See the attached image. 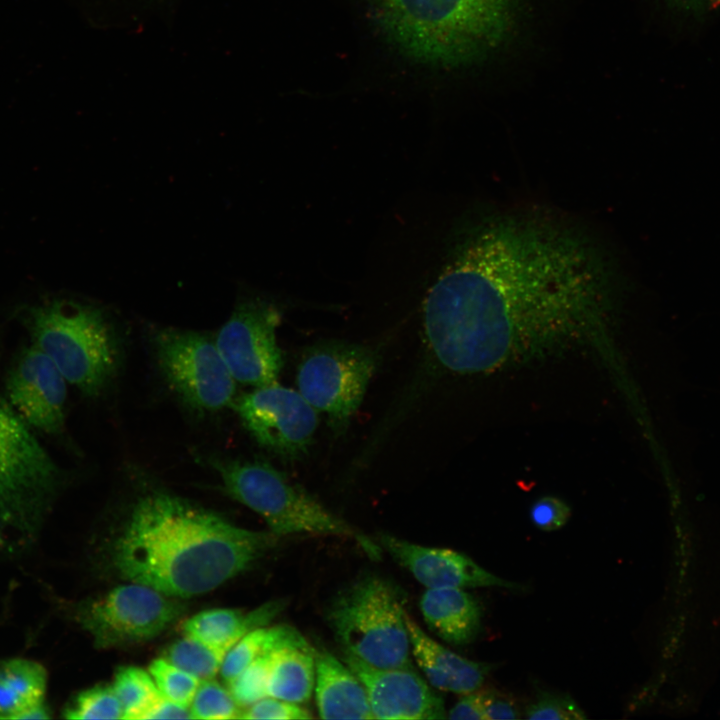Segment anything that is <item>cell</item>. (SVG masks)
I'll use <instances>...</instances> for the list:
<instances>
[{
  "label": "cell",
  "instance_id": "cell-26",
  "mask_svg": "<svg viewBox=\"0 0 720 720\" xmlns=\"http://www.w3.org/2000/svg\"><path fill=\"white\" fill-rule=\"evenodd\" d=\"M67 719H123L112 686L96 685L80 692L64 710Z\"/></svg>",
  "mask_w": 720,
  "mask_h": 720
},
{
  "label": "cell",
  "instance_id": "cell-22",
  "mask_svg": "<svg viewBox=\"0 0 720 720\" xmlns=\"http://www.w3.org/2000/svg\"><path fill=\"white\" fill-rule=\"evenodd\" d=\"M307 641L294 627L277 625L258 627L243 636L225 655L220 673L228 684L258 657L286 644Z\"/></svg>",
  "mask_w": 720,
  "mask_h": 720
},
{
  "label": "cell",
  "instance_id": "cell-15",
  "mask_svg": "<svg viewBox=\"0 0 720 720\" xmlns=\"http://www.w3.org/2000/svg\"><path fill=\"white\" fill-rule=\"evenodd\" d=\"M377 539L378 545L426 589L516 586L458 551L422 546L388 533L378 534Z\"/></svg>",
  "mask_w": 720,
  "mask_h": 720
},
{
  "label": "cell",
  "instance_id": "cell-21",
  "mask_svg": "<svg viewBox=\"0 0 720 720\" xmlns=\"http://www.w3.org/2000/svg\"><path fill=\"white\" fill-rule=\"evenodd\" d=\"M314 649L305 644H286L270 654L268 696L296 704L310 700L315 687Z\"/></svg>",
  "mask_w": 720,
  "mask_h": 720
},
{
  "label": "cell",
  "instance_id": "cell-9",
  "mask_svg": "<svg viewBox=\"0 0 720 720\" xmlns=\"http://www.w3.org/2000/svg\"><path fill=\"white\" fill-rule=\"evenodd\" d=\"M162 375L178 397L198 412H216L233 405L236 381L215 340L206 334L164 328L154 335Z\"/></svg>",
  "mask_w": 720,
  "mask_h": 720
},
{
  "label": "cell",
  "instance_id": "cell-13",
  "mask_svg": "<svg viewBox=\"0 0 720 720\" xmlns=\"http://www.w3.org/2000/svg\"><path fill=\"white\" fill-rule=\"evenodd\" d=\"M66 382L53 361L33 344L21 352L11 369L7 394L27 424L56 435L64 428Z\"/></svg>",
  "mask_w": 720,
  "mask_h": 720
},
{
  "label": "cell",
  "instance_id": "cell-33",
  "mask_svg": "<svg viewBox=\"0 0 720 720\" xmlns=\"http://www.w3.org/2000/svg\"><path fill=\"white\" fill-rule=\"evenodd\" d=\"M447 718L454 720H486L477 691L464 694L449 710Z\"/></svg>",
  "mask_w": 720,
  "mask_h": 720
},
{
  "label": "cell",
  "instance_id": "cell-35",
  "mask_svg": "<svg viewBox=\"0 0 720 720\" xmlns=\"http://www.w3.org/2000/svg\"><path fill=\"white\" fill-rule=\"evenodd\" d=\"M673 7L678 10L691 14L702 15L716 8L720 4V0H667Z\"/></svg>",
  "mask_w": 720,
  "mask_h": 720
},
{
  "label": "cell",
  "instance_id": "cell-34",
  "mask_svg": "<svg viewBox=\"0 0 720 720\" xmlns=\"http://www.w3.org/2000/svg\"><path fill=\"white\" fill-rule=\"evenodd\" d=\"M190 709L162 697L142 717L147 719H190Z\"/></svg>",
  "mask_w": 720,
  "mask_h": 720
},
{
  "label": "cell",
  "instance_id": "cell-14",
  "mask_svg": "<svg viewBox=\"0 0 720 720\" xmlns=\"http://www.w3.org/2000/svg\"><path fill=\"white\" fill-rule=\"evenodd\" d=\"M343 662L365 687L375 719L435 720L447 718L443 700L413 666L377 668L343 652Z\"/></svg>",
  "mask_w": 720,
  "mask_h": 720
},
{
  "label": "cell",
  "instance_id": "cell-19",
  "mask_svg": "<svg viewBox=\"0 0 720 720\" xmlns=\"http://www.w3.org/2000/svg\"><path fill=\"white\" fill-rule=\"evenodd\" d=\"M284 607L283 600H273L248 613L233 608L208 609L187 619L183 632L226 654L247 633L268 625Z\"/></svg>",
  "mask_w": 720,
  "mask_h": 720
},
{
  "label": "cell",
  "instance_id": "cell-23",
  "mask_svg": "<svg viewBox=\"0 0 720 720\" xmlns=\"http://www.w3.org/2000/svg\"><path fill=\"white\" fill-rule=\"evenodd\" d=\"M111 686L122 706L123 719L126 720H141L163 697L150 673L136 666L119 667Z\"/></svg>",
  "mask_w": 720,
  "mask_h": 720
},
{
  "label": "cell",
  "instance_id": "cell-12",
  "mask_svg": "<svg viewBox=\"0 0 720 720\" xmlns=\"http://www.w3.org/2000/svg\"><path fill=\"white\" fill-rule=\"evenodd\" d=\"M232 407L264 448L286 459L307 453L315 434L317 410L299 391L277 383L235 398Z\"/></svg>",
  "mask_w": 720,
  "mask_h": 720
},
{
  "label": "cell",
  "instance_id": "cell-32",
  "mask_svg": "<svg viewBox=\"0 0 720 720\" xmlns=\"http://www.w3.org/2000/svg\"><path fill=\"white\" fill-rule=\"evenodd\" d=\"M486 720L518 719L519 712L511 697L496 689H477Z\"/></svg>",
  "mask_w": 720,
  "mask_h": 720
},
{
  "label": "cell",
  "instance_id": "cell-6",
  "mask_svg": "<svg viewBox=\"0 0 720 720\" xmlns=\"http://www.w3.org/2000/svg\"><path fill=\"white\" fill-rule=\"evenodd\" d=\"M399 590L367 575L338 593L326 619L343 652L377 668L411 666V646Z\"/></svg>",
  "mask_w": 720,
  "mask_h": 720
},
{
  "label": "cell",
  "instance_id": "cell-24",
  "mask_svg": "<svg viewBox=\"0 0 720 720\" xmlns=\"http://www.w3.org/2000/svg\"><path fill=\"white\" fill-rule=\"evenodd\" d=\"M225 655V653L185 635L166 649L163 658L198 679L207 680L214 678L220 672Z\"/></svg>",
  "mask_w": 720,
  "mask_h": 720
},
{
  "label": "cell",
  "instance_id": "cell-30",
  "mask_svg": "<svg viewBox=\"0 0 720 720\" xmlns=\"http://www.w3.org/2000/svg\"><path fill=\"white\" fill-rule=\"evenodd\" d=\"M241 719H277L304 720L311 719L310 712L296 703L267 696L244 708Z\"/></svg>",
  "mask_w": 720,
  "mask_h": 720
},
{
  "label": "cell",
  "instance_id": "cell-2",
  "mask_svg": "<svg viewBox=\"0 0 720 720\" xmlns=\"http://www.w3.org/2000/svg\"><path fill=\"white\" fill-rule=\"evenodd\" d=\"M278 536L238 527L220 515L166 493L134 505L113 549L119 575L166 595L207 593L249 568Z\"/></svg>",
  "mask_w": 720,
  "mask_h": 720
},
{
  "label": "cell",
  "instance_id": "cell-27",
  "mask_svg": "<svg viewBox=\"0 0 720 720\" xmlns=\"http://www.w3.org/2000/svg\"><path fill=\"white\" fill-rule=\"evenodd\" d=\"M148 672L165 699L187 708L190 707L200 679L178 668L165 658L153 660L148 667Z\"/></svg>",
  "mask_w": 720,
  "mask_h": 720
},
{
  "label": "cell",
  "instance_id": "cell-25",
  "mask_svg": "<svg viewBox=\"0 0 720 720\" xmlns=\"http://www.w3.org/2000/svg\"><path fill=\"white\" fill-rule=\"evenodd\" d=\"M189 709L191 718L205 720L238 719L242 712L229 689L213 678L200 681Z\"/></svg>",
  "mask_w": 720,
  "mask_h": 720
},
{
  "label": "cell",
  "instance_id": "cell-1",
  "mask_svg": "<svg viewBox=\"0 0 720 720\" xmlns=\"http://www.w3.org/2000/svg\"><path fill=\"white\" fill-rule=\"evenodd\" d=\"M615 279L582 232L541 216L477 221L456 239L424 302L428 346L442 367L484 374L607 328Z\"/></svg>",
  "mask_w": 720,
  "mask_h": 720
},
{
  "label": "cell",
  "instance_id": "cell-29",
  "mask_svg": "<svg viewBox=\"0 0 720 720\" xmlns=\"http://www.w3.org/2000/svg\"><path fill=\"white\" fill-rule=\"evenodd\" d=\"M528 719L535 720H582L584 711L568 695L542 692L525 712Z\"/></svg>",
  "mask_w": 720,
  "mask_h": 720
},
{
  "label": "cell",
  "instance_id": "cell-11",
  "mask_svg": "<svg viewBox=\"0 0 720 720\" xmlns=\"http://www.w3.org/2000/svg\"><path fill=\"white\" fill-rule=\"evenodd\" d=\"M278 309L261 299L237 304L215 344L236 382L254 388L277 383L283 366L276 330Z\"/></svg>",
  "mask_w": 720,
  "mask_h": 720
},
{
  "label": "cell",
  "instance_id": "cell-10",
  "mask_svg": "<svg viewBox=\"0 0 720 720\" xmlns=\"http://www.w3.org/2000/svg\"><path fill=\"white\" fill-rule=\"evenodd\" d=\"M185 609L176 597L131 582L80 604L76 619L90 633L95 646L106 649L155 638L178 620Z\"/></svg>",
  "mask_w": 720,
  "mask_h": 720
},
{
  "label": "cell",
  "instance_id": "cell-31",
  "mask_svg": "<svg viewBox=\"0 0 720 720\" xmlns=\"http://www.w3.org/2000/svg\"><path fill=\"white\" fill-rule=\"evenodd\" d=\"M569 506L562 500L545 496L538 499L530 509L534 525L544 531H554L566 524L570 517Z\"/></svg>",
  "mask_w": 720,
  "mask_h": 720
},
{
  "label": "cell",
  "instance_id": "cell-20",
  "mask_svg": "<svg viewBox=\"0 0 720 720\" xmlns=\"http://www.w3.org/2000/svg\"><path fill=\"white\" fill-rule=\"evenodd\" d=\"M47 672L38 662L12 658L0 661V719H47Z\"/></svg>",
  "mask_w": 720,
  "mask_h": 720
},
{
  "label": "cell",
  "instance_id": "cell-28",
  "mask_svg": "<svg viewBox=\"0 0 720 720\" xmlns=\"http://www.w3.org/2000/svg\"><path fill=\"white\" fill-rule=\"evenodd\" d=\"M270 654L258 657L227 684L231 695L242 710L268 696Z\"/></svg>",
  "mask_w": 720,
  "mask_h": 720
},
{
  "label": "cell",
  "instance_id": "cell-4",
  "mask_svg": "<svg viewBox=\"0 0 720 720\" xmlns=\"http://www.w3.org/2000/svg\"><path fill=\"white\" fill-rule=\"evenodd\" d=\"M26 324L33 344L84 395H100L116 376L121 361L120 340L98 307L51 300L30 308Z\"/></svg>",
  "mask_w": 720,
  "mask_h": 720
},
{
  "label": "cell",
  "instance_id": "cell-17",
  "mask_svg": "<svg viewBox=\"0 0 720 720\" xmlns=\"http://www.w3.org/2000/svg\"><path fill=\"white\" fill-rule=\"evenodd\" d=\"M315 700L322 719H375L364 685L332 653L314 649Z\"/></svg>",
  "mask_w": 720,
  "mask_h": 720
},
{
  "label": "cell",
  "instance_id": "cell-16",
  "mask_svg": "<svg viewBox=\"0 0 720 720\" xmlns=\"http://www.w3.org/2000/svg\"><path fill=\"white\" fill-rule=\"evenodd\" d=\"M411 654L429 684L456 694L476 691L483 684L490 666L466 659L433 640L405 611Z\"/></svg>",
  "mask_w": 720,
  "mask_h": 720
},
{
  "label": "cell",
  "instance_id": "cell-18",
  "mask_svg": "<svg viewBox=\"0 0 720 720\" xmlns=\"http://www.w3.org/2000/svg\"><path fill=\"white\" fill-rule=\"evenodd\" d=\"M419 607L429 629L450 644H468L479 633L481 608L463 588L426 589Z\"/></svg>",
  "mask_w": 720,
  "mask_h": 720
},
{
  "label": "cell",
  "instance_id": "cell-5",
  "mask_svg": "<svg viewBox=\"0 0 720 720\" xmlns=\"http://www.w3.org/2000/svg\"><path fill=\"white\" fill-rule=\"evenodd\" d=\"M209 464L218 473L224 492L260 515L277 536L304 533L349 538L356 540L369 556L380 557L378 544L268 462L214 457Z\"/></svg>",
  "mask_w": 720,
  "mask_h": 720
},
{
  "label": "cell",
  "instance_id": "cell-8",
  "mask_svg": "<svg viewBox=\"0 0 720 720\" xmlns=\"http://www.w3.org/2000/svg\"><path fill=\"white\" fill-rule=\"evenodd\" d=\"M376 365V353L369 347L322 343L304 354L297 372L298 391L328 416L334 431L343 432L363 400Z\"/></svg>",
  "mask_w": 720,
  "mask_h": 720
},
{
  "label": "cell",
  "instance_id": "cell-3",
  "mask_svg": "<svg viewBox=\"0 0 720 720\" xmlns=\"http://www.w3.org/2000/svg\"><path fill=\"white\" fill-rule=\"evenodd\" d=\"M385 38L408 58L456 68L478 63L507 40L517 0H366Z\"/></svg>",
  "mask_w": 720,
  "mask_h": 720
},
{
  "label": "cell",
  "instance_id": "cell-7",
  "mask_svg": "<svg viewBox=\"0 0 720 720\" xmlns=\"http://www.w3.org/2000/svg\"><path fill=\"white\" fill-rule=\"evenodd\" d=\"M64 482L27 423L0 401V535L32 531Z\"/></svg>",
  "mask_w": 720,
  "mask_h": 720
}]
</instances>
